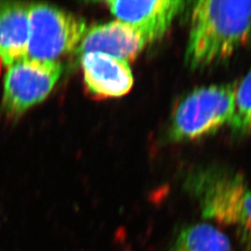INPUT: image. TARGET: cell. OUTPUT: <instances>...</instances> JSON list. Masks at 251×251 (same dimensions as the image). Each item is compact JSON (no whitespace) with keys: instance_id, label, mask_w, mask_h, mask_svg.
<instances>
[{"instance_id":"6da1fadb","label":"cell","mask_w":251,"mask_h":251,"mask_svg":"<svg viewBox=\"0 0 251 251\" xmlns=\"http://www.w3.org/2000/svg\"><path fill=\"white\" fill-rule=\"evenodd\" d=\"M190 23L189 67L197 70L223 63L251 39V1H198Z\"/></svg>"},{"instance_id":"7a4b0ae2","label":"cell","mask_w":251,"mask_h":251,"mask_svg":"<svg viewBox=\"0 0 251 251\" xmlns=\"http://www.w3.org/2000/svg\"><path fill=\"white\" fill-rule=\"evenodd\" d=\"M206 222L233 230L245 251H251V187L241 174L226 168L198 171L187 181Z\"/></svg>"},{"instance_id":"3957f363","label":"cell","mask_w":251,"mask_h":251,"mask_svg":"<svg viewBox=\"0 0 251 251\" xmlns=\"http://www.w3.org/2000/svg\"><path fill=\"white\" fill-rule=\"evenodd\" d=\"M235 84L201 87L188 93L175 109L170 127L174 142L194 141L230 125L234 114Z\"/></svg>"},{"instance_id":"277c9868","label":"cell","mask_w":251,"mask_h":251,"mask_svg":"<svg viewBox=\"0 0 251 251\" xmlns=\"http://www.w3.org/2000/svg\"><path fill=\"white\" fill-rule=\"evenodd\" d=\"M87 31L83 19L46 3L30 4L26 59L51 61L76 50Z\"/></svg>"},{"instance_id":"5b68a950","label":"cell","mask_w":251,"mask_h":251,"mask_svg":"<svg viewBox=\"0 0 251 251\" xmlns=\"http://www.w3.org/2000/svg\"><path fill=\"white\" fill-rule=\"evenodd\" d=\"M62 71L61 63L51 61L25 59L10 65L3 80V114L15 118L42 102L53 90Z\"/></svg>"},{"instance_id":"8992f818","label":"cell","mask_w":251,"mask_h":251,"mask_svg":"<svg viewBox=\"0 0 251 251\" xmlns=\"http://www.w3.org/2000/svg\"><path fill=\"white\" fill-rule=\"evenodd\" d=\"M105 4L118 21L134 27L149 43L168 32L186 3L179 0H112Z\"/></svg>"},{"instance_id":"52a82bcc","label":"cell","mask_w":251,"mask_h":251,"mask_svg":"<svg viewBox=\"0 0 251 251\" xmlns=\"http://www.w3.org/2000/svg\"><path fill=\"white\" fill-rule=\"evenodd\" d=\"M81 67L86 88L98 99L118 98L132 89L134 79L127 62L100 52L83 54Z\"/></svg>"},{"instance_id":"ba28073f","label":"cell","mask_w":251,"mask_h":251,"mask_svg":"<svg viewBox=\"0 0 251 251\" xmlns=\"http://www.w3.org/2000/svg\"><path fill=\"white\" fill-rule=\"evenodd\" d=\"M147 43L134 27L115 21L88 29L76 51L80 55L90 52L107 54L128 63L137 58Z\"/></svg>"},{"instance_id":"9c48e42d","label":"cell","mask_w":251,"mask_h":251,"mask_svg":"<svg viewBox=\"0 0 251 251\" xmlns=\"http://www.w3.org/2000/svg\"><path fill=\"white\" fill-rule=\"evenodd\" d=\"M30 4L0 0V60L7 67L26 59Z\"/></svg>"},{"instance_id":"30bf717a","label":"cell","mask_w":251,"mask_h":251,"mask_svg":"<svg viewBox=\"0 0 251 251\" xmlns=\"http://www.w3.org/2000/svg\"><path fill=\"white\" fill-rule=\"evenodd\" d=\"M168 251H233L229 237L208 222L182 226L175 233Z\"/></svg>"},{"instance_id":"8fae6325","label":"cell","mask_w":251,"mask_h":251,"mask_svg":"<svg viewBox=\"0 0 251 251\" xmlns=\"http://www.w3.org/2000/svg\"><path fill=\"white\" fill-rule=\"evenodd\" d=\"M234 103L230 128L234 134H251V70L235 84Z\"/></svg>"}]
</instances>
